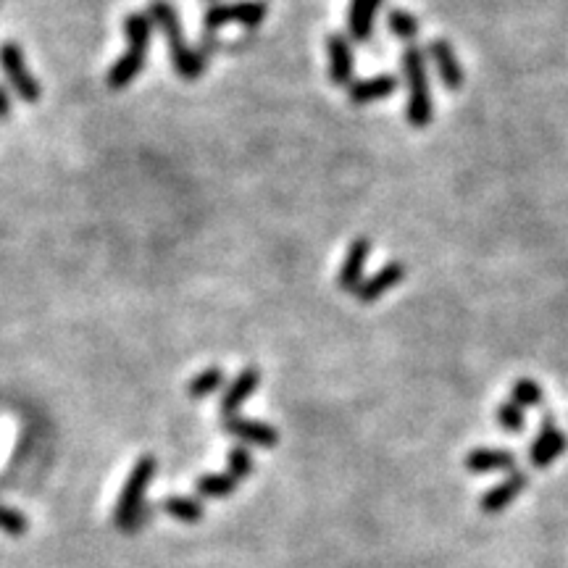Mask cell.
<instances>
[{"instance_id":"cell-1","label":"cell","mask_w":568,"mask_h":568,"mask_svg":"<svg viewBox=\"0 0 568 568\" xmlns=\"http://www.w3.org/2000/svg\"><path fill=\"white\" fill-rule=\"evenodd\" d=\"M150 22L158 24V29L164 32L166 45H169L171 64L182 79H198L206 71V56L200 50H192L185 43V32H182V22H179L177 8L171 6L169 0H153L148 8Z\"/></svg>"},{"instance_id":"cell-2","label":"cell","mask_w":568,"mask_h":568,"mask_svg":"<svg viewBox=\"0 0 568 568\" xmlns=\"http://www.w3.org/2000/svg\"><path fill=\"white\" fill-rule=\"evenodd\" d=\"M124 32H127L129 48L124 50L111 69H108V87L111 90H124L135 82V77L145 66V56L150 50V35H153V22L148 14H129L124 19Z\"/></svg>"},{"instance_id":"cell-3","label":"cell","mask_w":568,"mask_h":568,"mask_svg":"<svg viewBox=\"0 0 568 568\" xmlns=\"http://www.w3.org/2000/svg\"><path fill=\"white\" fill-rule=\"evenodd\" d=\"M403 74L408 82V108L405 119L416 129L429 127L434 116L432 90H429V71H426V56L419 45H408L403 53Z\"/></svg>"},{"instance_id":"cell-4","label":"cell","mask_w":568,"mask_h":568,"mask_svg":"<svg viewBox=\"0 0 568 568\" xmlns=\"http://www.w3.org/2000/svg\"><path fill=\"white\" fill-rule=\"evenodd\" d=\"M153 474H156V458L153 455L140 458L132 474H129L127 484H124V490L119 495V505H116V526L121 532L135 534L145 524V519H150V511L142 505V497H145Z\"/></svg>"},{"instance_id":"cell-5","label":"cell","mask_w":568,"mask_h":568,"mask_svg":"<svg viewBox=\"0 0 568 568\" xmlns=\"http://www.w3.org/2000/svg\"><path fill=\"white\" fill-rule=\"evenodd\" d=\"M269 14V6L263 0H237V3H213L203 16V27L206 32H216L229 24H240V27L256 29Z\"/></svg>"},{"instance_id":"cell-6","label":"cell","mask_w":568,"mask_h":568,"mask_svg":"<svg viewBox=\"0 0 568 568\" xmlns=\"http://www.w3.org/2000/svg\"><path fill=\"white\" fill-rule=\"evenodd\" d=\"M0 69L6 71L8 82L14 85L19 98L27 100V103H37V100L43 98V87L37 85L35 74L27 69L24 50L14 40H6V43L0 45Z\"/></svg>"},{"instance_id":"cell-7","label":"cell","mask_w":568,"mask_h":568,"mask_svg":"<svg viewBox=\"0 0 568 568\" xmlns=\"http://www.w3.org/2000/svg\"><path fill=\"white\" fill-rule=\"evenodd\" d=\"M429 58H432L434 69L440 74L445 90L458 93L463 82H466V71H463L461 61L455 56L453 45H450L445 37H434L432 43H429Z\"/></svg>"},{"instance_id":"cell-8","label":"cell","mask_w":568,"mask_h":568,"mask_svg":"<svg viewBox=\"0 0 568 568\" xmlns=\"http://www.w3.org/2000/svg\"><path fill=\"white\" fill-rule=\"evenodd\" d=\"M371 256V240L366 237H358V240L350 242L348 256L342 261L340 274H337V287L345 292H355L358 284L363 282V271H366V263Z\"/></svg>"},{"instance_id":"cell-9","label":"cell","mask_w":568,"mask_h":568,"mask_svg":"<svg viewBox=\"0 0 568 568\" xmlns=\"http://www.w3.org/2000/svg\"><path fill=\"white\" fill-rule=\"evenodd\" d=\"M224 432H229L237 440L248 442V445H256V448H274L279 442V432L274 426L263 424V421L253 419H240V416H229V419L221 421Z\"/></svg>"},{"instance_id":"cell-10","label":"cell","mask_w":568,"mask_h":568,"mask_svg":"<svg viewBox=\"0 0 568 568\" xmlns=\"http://www.w3.org/2000/svg\"><path fill=\"white\" fill-rule=\"evenodd\" d=\"M563 450H566V437H563V432L555 429L553 413H545V419H542V432L537 434V440L532 442L529 458H532V463L537 469H545V466H550Z\"/></svg>"},{"instance_id":"cell-11","label":"cell","mask_w":568,"mask_h":568,"mask_svg":"<svg viewBox=\"0 0 568 568\" xmlns=\"http://www.w3.org/2000/svg\"><path fill=\"white\" fill-rule=\"evenodd\" d=\"M329 56V79L334 87H350L353 82V48L345 35L327 37Z\"/></svg>"},{"instance_id":"cell-12","label":"cell","mask_w":568,"mask_h":568,"mask_svg":"<svg viewBox=\"0 0 568 568\" xmlns=\"http://www.w3.org/2000/svg\"><path fill=\"white\" fill-rule=\"evenodd\" d=\"M405 279V266L398 261L387 263L377 274H371L369 279H363L358 284V290H355V298L361 300V303H374L384 295V292H390L392 287H398L400 282Z\"/></svg>"},{"instance_id":"cell-13","label":"cell","mask_w":568,"mask_h":568,"mask_svg":"<svg viewBox=\"0 0 568 568\" xmlns=\"http://www.w3.org/2000/svg\"><path fill=\"white\" fill-rule=\"evenodd\" d=\"M258 387H261V371L258 369L240 371V374L232 379V384H229L227 390H224V398H221V405H219L221 419L235 416L237 408H240V405L258 390Z\"/></svg>"},{"instance_id":"cell-14","label":"cell","mask_w":568,"mask_h":568,"mask_svg":"<svg viewBox=\"0 0 568 568\" xmlns=\"http://www.w3.org/2000/svg\"><path fill=\"white\" fill-rule=\"evenodd\" d=\"M395 90H398V79L392 77V74H377V77L350 82L348 98L355 106H369L374 100L390 98Z\"/></svg>"},{"instance_id":"cell-15","label":"cell","mask_w":568,"mask_h":568,"mask_svg":"<svg viewBox=\"0 0 568 568\" xmlns=\"http://www.w3.org/2000/svg\"><path fill=\"white\" fill-rule=\"evenodd\" d=\"M526 484H529V476H526L524 471H513L505 482L495 484V487L479 500V508H482L484 513H500L505 505H511L513 500L521 495Z\"/></svg>"},{"instance_id":"cell-16","label":"cell","mask_w":568,"mask_h":568,"mask_svg":"<svg viewBox=\"0 0 568 568\" xmlns=\"http://www.w3.org/2000/svg\"><path fill=\"white\" fill-rule=\"evenodd\" d=\"M384 6V0H350L348 8V32L355 43H366L374 32L377 11Z\"/></svg>"},{"instance_id":"cell-17","label":"cell","mask_w":568,"mask_h":568,"mask_svg":"<svg viewBox=\"0 0 568 568\" xmlns=\"http://www.w3.org/2000/svg\"><path fill=\"white\" fill-rule=\"evenodd\" d=\"M469 471L476 474H487V471H511L516 466V453L511 450H495V448H479L471 450L466 458Z\"/></svg>"},{"instance_id":"cell-18","label":"cell","mask_w":568,"mask_h":568,"mask_svg":"<svg viewBox=\"0 0 568 568\" xmlns=\"http://www.w3.org/2000/svg\"><path fill=\"white\" fill-rule=\"evenodd\" d=\"M221 384H224V371H221L219 366H211V369L200 371L195 379H190V384H187V395H190L192 400L208 398V395H213V392L219 390Z\"/></svg>"},{"instance_id":"cell-19","label":"cell","mask_w":568,"mask_h":568,"mask_svg":"<svg viewBox=\"0 0 568 568\" xmlns=\"http://www.w3.org/2000/svg\"><path fill=\"white\" fill-rule=\"evenodd\" d=\"M161 508L179 521L203 519V505H200V500H192V497H182V495L166 497L164 503H161Z\"/></svg>"},{"instance_id":"cell-20","label":"cell","mask_w":568,"mask_h":568,"mask_svg":"<svg viewBox=\"0 0 568 568\" xmlns=\"http://www.w3.org/2000/svg\"><path fill=\"white\" fill-rule=\"evenodd\" d=\"M387 27H390V32L395 37H400V40H416L419 37V19L413 14H408V11H403V8H395V11H390L387 14Z\"/></svg>"},{"instance_id":"cell-21","label":"cell","mask_w":568,"mask_h":568,"mask_svg":"<svg viewBox=\"0 0 568 568\" xmlns=\"http://www.w3.org/2000/svg\"><path fill=\"white\" fill-rule=\"evenodd\" d=\"M237 490V479L229 474H206L198 479V492L203 497H227Z\"/></svg>"},{"instance_id":"cell-22","label":"cell","mask_w":568,"mask_h":568,"mask_svg":"<svg viewBox=\"0 0 568 568\" xmlns=\"http://www.w3.org/2000/svg\"><path fill=\"white\" fill-rule=\"evenodd\" d=\"M511 400L519 408H537L542 403V387L534 379H519L513 384Z\"/></svg>"},{"instance_id":"cell-23","label":"cell","mask_w":568,"mask_h":568,"mask_svg":"<svg viewBox=\"0 0 568 568\" xmlns=\"http://www.w3.org/2000/svg\"><path fill=\"white\" fill-rule=\"evenodd\" d=\"M227 474L232 476V479H245V476L253 474V458H250V453L245 448H232L229 450V458H227Z\"/></svg>"},{"instance_id":"cell-24","label":"cell","mask_w":568,"mask_h":568,"mask_svg":"<svg viewBox=\"0 0 568 568\" xmlns=\"http://www.w3.org/2000/svg\"><path fill=\"white\" fill-rule=\"evenodd\" d=\"M497 424L503 426L505 432H521L526 426L524 408H519L516 403H503L497 408Z\"/></svg>"},{"instance_id":"cell-25","label":"cell","mask_w":568,"mask_h":568,"mask_svg":"<svg viewBox=\"0 0 568 568\" xmlns=\"http://www.w3.org/2000/svg\"><path fill=\"white\" fill-rule=\"evenodd\" d=\"M0 532L22 537V534H27V516L8 508V505H0Z\"/></svg>"},{"instance_id":"cell-26","label":"cell","mask_w":568,"mask_h":568,"mask_svg":"<svg viewBox=\"0 0 568 568\" xmlns=\"http://www.w3.org/2000/svg\"><path fill=\"white\" fill-rule=\"evenodd\" d=\"M11 116V98H8V90L0 85V119H8Z\"/></svg>"},{"instance_id":"cell-27","label":"cell","mask_w":568,"mask_h":568,"mask_svg":"<svg viewBox=\"0 0 568 568\" xmlns=\"http://www.w3.org/2000/svg\"><path fill=\"white\" fill-rule=\"evenodd\" d=\"M203 3H211V0H203Z\"/></svg>"}]
</instances>
